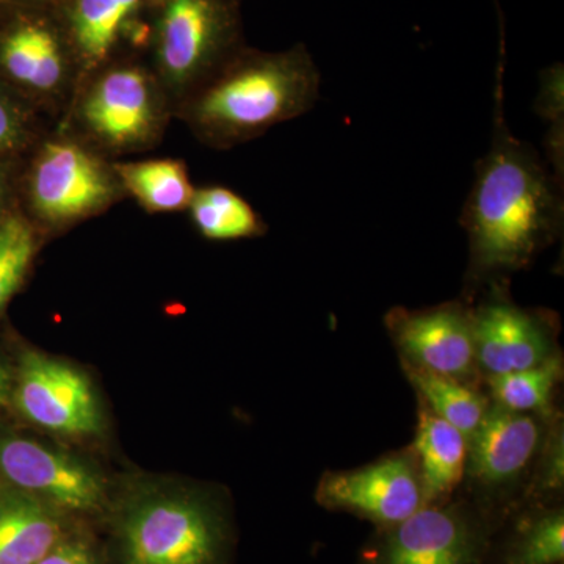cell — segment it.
Segmentation results:
<instances>
[{"instance_id": "cell-14", "label": "cell", "mask_w": 564, "mask_h": 564, "mask_svg": "<svg viewBox=\"0 0 564 564\" xmlns=\"http://www.w3.org/2000/svg\"><path fill=\"white\" fill-rule=\"evenodd\" d=\"M0 475L14 489L68 510H95L102 502L98 475L77 459L25 437H0Z\"/></svg>"}, {"instance_id": "cell-26", "label": "cell", "mask_w": 564, "mask_h": 564, "mask_svg": "<svg viewBox=\"0 0 564 564\" xmlns=\"http://www.w3.org/2000/svg\"><path fill=\"white\" fill-rule=\"evenodd\" d=\"M563 429H555L549 434V443L544 447L543 463L540 467V478L536 488L540 492L560 491L563 488Z\"/></svg>"}, {"instance_id": "cell-6", "label": "cell", "mask_w": 564, "mask_h": 564, "mask_svg": "<svg viewBox=\"0 0 564 564\" xmlns=\"http://www.w3.org/2000/svg\"><path fill=\"white\" fill-rule=\"evenodd\" d=\"M0 28V82L57 124L80 84V66L55 10L6 6Z\"/></svg>"}, {"instance_id": "cell-24", "label": "cell", "mask_w": 564, "mask_h": 564, "mask_svg": "<svg viewBox=\"0 0 564 564\" xmlns=\"http://www.w3.org/2000/svg\"><path fill=\"white\" fill-rule=\"evenodd\" d=\"M52 126L0 82V158L28 154Z\"/></svg>"}, {"instance_id": "cell-22", "label": "cell", "mask_w": 564, "mask_h": 564, "mask_svg": "<svg viewBox=\"0 0 564 564\" xmlns=\"http://www.w3.org/2000/svg\"><path fill=\"white\" fill-rule=\"evenodd\" d=\"M564 513L545 508L525 516L505 545L499 564H563Z\"/></svg>"}, {"instance_id": "cell-27", "label": "cell", "mask_w": 564, "mask_h": 564, "mask_svg": "<svg viewBox=\"0 0 564 564\" xmlns=\"http://www.w3.org/2000/svg\"><path fill=\"white\" fill-rule=\"evenodd\" d=\"M22 158H0V221L18 209V181Z\"/></svg>"}, {"instance_id": "cell-8", "label": "cell", "mask_w": 564, "mask_h": 564, "mask_svg": "<svg viewBox=\"0 0 564 564\" xmlns=\"http://www.w3.org/2000/svg\"><path fill=\"white\" fill-rule=\"evenodd\" d=\"M124 564H220L221 525L202 503L152 499L126 519Z\"/></svg>"}, {"instance_id": "cell-9", "label": "cell", "mask_w": 564, "mask_h": 564, "mask_svg": "<svg viewBox=\"0 0 564 564\" xmlns=\"http://www.w3.org/2000/svg\"><path fill=\"white\" fill-rule=\"evenodd\" d=\"M317 502L373 522L378 529L399 524L425 507L414 452L384 456L359 469L326 473L317 486Z\"/></svg>"}, {"instance_id": "cell-12", "label": "cell", "mask_w": 564, "mask_h": 564, "mask_svg": "<svg viewBox=\"0 0 564 564\" xmlns=\"http://www.w3.org/2000/svg\"><path fill=\"white\" fill-rule=\"evenodd\" d=\"M17 403L29 421L51 432L90 434L101 429L87 378L68 364L40 352L22 356Z\"/></svg>"}, {"instance_id": "cell-1", "label": "cell", "mask_w": 564, "mask_h": 564, "mask_svg": "<svg viewBox=\"0 0 564 564\" xmlns=\"http://www.w3.org/2000/svg\"><path fill=\"white\" fill-rule=\"evenodd\" d=\"M497 84L491 147L477 163L462 225L469 237L473 281L524 269L563 226V182L527 141L508 128Z\"/></svg>"}, {"instance_id": "cell-4", "label": "cell", "mask_w": 564, "mask_h": 564, "mask_svg": "<svg viewBox=\"0 0 564 564\" xmlns=\"http://www.w3.org/2000/svg\"><path fill=\"white\" fill-rule=\"evenodd\" d=\"M115 161L54 124L22 158L18 210L43 237L69 231L124 202Z\"/></svg>"}, {"instance_id": "cell-16", "label": "cell", "mask_w": 564, "mask_h": 564, "mask_svg": "<svg viewBox=\"0 0 564 564\" xmlns=\"http://www.w3.org/2000/svg\"><path fill=\"white\" fill-rule=\"evenodd\" d=\"M61 541L46 503L20 489L0 491V564H39Z\"/></svg>"}, {"instance_id": "cell-11", "label": "cell", "mask_w": 564, "mask_h": 564, "mask_svg": "<svg viewBox=\"0 0 564 564\" xmlns=\"http://www.w3.org/2000/svg\"><path fill=\"white\" fill-rule=\"evenodd\" d=\"M475 356L486 377L532 369L555 356L549 315L516 306L494 289L473 310Z\"/></svg>"}, {"instance_id": "cell-5", "label": "cell", "mask_w": 564, "mask_h": 564, "mask_svg": "<svg viewBox=\"0 0 564 564\" xmlns=\"http://www.w3.org/2000/svg\"><path fill=\"white\" fill-rule=\"evenodd\" d=\"M245 44L242 0H151L141 55L176 113L181 102Z\"/></svg>"}, {"instance_id": "cell-20", "label": "cell", "mask_w": 564, "mask_h": 564, "mask_svg": "<svg viewBox=\"0 0 564 564\" xmlns=\"http://www.w3.org/2000/svg\"><path fill=\"white\" fill-rule=\"evenodd\" d=\"M403 366L415 391L421 395L422 406L455 426L469 443L488 411V399L474 386L462 383L454 378L426 372L408 364Z\"/></svg>"}, {"instance_id": "cell-10", "label": "cell", "mask_w": 564, "mask_h": 564, "mask_svg": "<svg viewBox=\"0 0 564 564\" xmlns=\"http://www.w3.org/2000/svg\"><path fill=\"white\" fill-rule=\"evenodd\" d=\"M386 325L403 364L473 386L478 367L470 307L458 302L422 311L397 307Z\"/></svg>"}, {"instance_id": "cell-25", "label": "cell", "mask_w": 564, "mask_h": 564, "mask_svg": "<svg viewBox=\"0 0 564 564\" xmlns=\"http://www.w3.org/2000/svg\"><path fill=\"white\" fill-rule=\"evenodd\" d=\"M563 65L555 63L551 68L541 74V88L534 109L538 113L551 122L547 135H545V150H547V165L560 181L563 182V137H564V101H563Z\"/></svg>"}, {"instance_id": "cell-15", "label": "cell", "mask_w": 564, "mask_h": 564, "mask_svg": "<svg viewBox=\"0 0 564 564\" xmlns=\"http://www.w3.org/2000/svg\"><path fill=\"white\" fill-rule=\"evenodd\" d=\"M543 423L536 414L489 404L467 445L466 474L481 491L511 488L543 447Z\"/></svg>"}, {"instance_id": "cell-29", "label": "cell", "mask_w": 564, "mask_h": 564, "mask_svg": "<svg viewBox=\"0 0 564 564\" xmlns=\"http://www.w3.org/2000/svg\"><path fill=\"white\" fill-rule=\"evenodd\" d=\"M62 0H6L3 6L25 7V9L54 10Z\"/></svg>"}, {"instance_id": "cell-21", "label": "cell", "mask_w": 564, "mask_h": 564, "mask_svg": "<svg viewBox=\"0 0 564 564\" xmlns=\"http://www.w3.org/2000/svg\"><path fill=\"white\" fill-rule=\"evenodd\" d=\"M558 355L532 369L488 377L494 403L518 413L544 414L551 408L556 384L562 380Z\"/></svg>"}, {"instance_id": "cell-23", "label": "cell", "mask_w": 564, "mask_h": 564, "mask_svg": "<svg viewBox=\"0 0 564 564\" xmlns=\"http://www.w3.org/2000/svg\"><path fill=\"white\" fill-rule=\"evenodd\" d=\"M43 239L18 209L0 221V311L21 288Z\"/></svg>"}, {"instance_id": "cell-31", "label": "cell", "mask_w": 564, "mask_h": 564, "mask_svg": "<svg viewBox=\"0 0 564 564\" xmlns=\"http://www.w3.org/2000/svg\"><path fill=\"white\" fill-rule=\"evenodd\" d=\"M3 3H6V0H0V9H2Z\"/></svg>"}, {"instance_id": "cell-19", "label": "cell", "mask_w": 564, "mask_h": 564, "mask_svg": "<svg viewBox=\"0 0 564 564\" xmlns=\"http://www.w3.org/2000/svg\"><path fill=\"white\" fill-rule=\"evenodd\" d=\"M187 214L196 231L215 242L256 239L267 232L259 212L225 185H196Z\"/></svg>"}, {"instance_id": "cell-28", "label": "cell", "mask_w": 564, "mask_h": 564, "mask_svg": "<svg viewBox=\"0 0 564 564\" xmlns=\"http://www.w3.org/2000/svg\"><path fill=\"white\" fill-rule=\"evenodd\" d=\"M39 564H95L87 549L79 543L61 541Z\"/></svg>"}, {"instance_id": "cell-7", "label": "cell", "mask_w": 564, "mask_h": 564, "mask_svg": "<svg viewBox=\"0 0 564 564\" xmlns=\"http://www.w3.org/2000/svg\"><path fill=\"white\" fill-rule=\"evenodd\" d=\"M491 529L488 516L469 505H425L378 529L359 564H486Z\"/></svg>"}, {"instance_id": "cell-17", "label": "cell", "mask_w": 564, "mask_h": 564, "mask_svg": "<svg viewBox=\"0 0 564 564\" xmlns=\"http://www.w3.org/2000/svg\"><path fill=\"white\" fill-rule=\"evenodd\" d=\"M467 443L462 432L422 406L413 452L425 505L448 502L466 475Z\"/></svg>"}, {"instance_id": "cell-2", "label": "cell", "mask_w": 564, "mask_h": 564, "mask_svg": "<svg viewBox=\"0 0 564 564\" xmlns=\"http://www.w3.org/2000/svg\"><path fill=\"white\" fill-rule=\"evenodd\" d=\"M321 82L304 44L278 52L245 44L181 102L174 118L204 147L228 151L307 113Z\"/></svg>"}, {"instance_id": "cell-3", "label": "cell", "mask_w": 564, "mask_h": 564, "mask_svg": "<svg viewBox=\"0 0 564 564\" xmlns=\"http://www.w3.org/2000/svg\"><path fill=\"white\" fill-rule=\"evenodd\" d=\"M174 106L141 54H126L80 80L57 122L111 161L161 147Z\"/></svg>"}, {"instance_id": "cell-13", "label": "cell", "mask_w": 564, "mask_h": 564, "mask_svg": "<svg viewBox=\"0 0 564 564\" xmlns=\"http://www.w3.org/2000/svg\"><path fill=\"white\" fill-rule=\"evenodd\" d=\"M151 0H62L55 7L80 66V80L104 63L143 54Z\"/></svg>"}, {"instance_id": "cell-30", "label": "cell", "mask_w": 564, "mask_h": 564, "mask_svg": "<svg viewBox=\"0 0 564 564\" xmlns=\"http://www.w3.org/2000/svg\"><path fill=\"white\" fill-rule=\"evenodd\" d=\"M10 377L0 364V404H6L10 399Z\"/></svg>"}, {"instance_id": "cell-18", "label": "cell", "mask_w": 564, "mask_h": 564, "mask_svg": "<svg viewBox=\"0 0 564 564\" xmlns=\"http://www.w3.org/2000/svg\"><path fill=\"white\" fill-rule=\"evenodd\" d=\"M115 170L126 198L150 215L182 214L191 206L196 185L180 158L121 159Z\"/></svg>"}]
</instances>
